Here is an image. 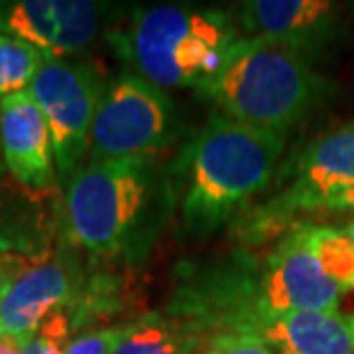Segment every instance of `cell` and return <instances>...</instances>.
<instances>
[{"mask_svg":"<svg viewBox=\"0 0 354 354\" xmlns=\"http://www.w3.org/2000/svg\"><path fill=\"white\" fill-rule=\"evenodd\" d=\"M331 212H336V214H350L352 216L350 221H354V187L345 189L338 196L331 198L327 207H324V214H331Z\"/></svg>","mask_w":354,"mask_h":354,"instance_id":"obj_20","label":"cell"},{"mask_svg":"<svg viewBox=\"0 0 354 354\" xmlns=\"http://www.w3.org/2000/svg\"><path fill=\"white\" fill-rule=\"evenodd\" d=\"M0 157L24 187L48 189L58 180L51 131L28 90L0 97Z\"/></svg>","mask_w":354,"mask_h":354,"instance_id":"obj_12","label":"cell"},{"mask_svg":"<svg viewBox=\"0 0 354 354\" xmlns=\"http://www.w3.org/2000/svg\"><path fill=\"white\" fill-rule=\"evenodd\" d=\"M122 327H102L88 329L69 341L65 354H113Z\"/></svg>","mask_w":354,"mask_h":354,"instance_id":"obj_18","label":"cell"},{"mask_svg":"<svg viewBox=\"0 0 354 354\" xmlns=\"http://www.w3.org/2000/svg\"><path fill=\"white\" fill-rule=\"evenodd\" d=\"M324 90L327 81L306 55L242 37L198 92L223 115L286 136L320 104Z\"/></svg>","mask_w":354,"mask_h":354,"instance_id":"obj_3","label":"cell"},{"mask_svg":"<svg viewBox=\"0 0 354 354\" xmlns=\"http://www.w3.org/2000/svg\"><path fill=\"white\" fill-rule=\"evenodd\" d=\"M106 86L92 62L46 58L28 88L51 131L55 175L62 184L86 166L92 122Z\"/></svg>","mask_w":354,"mask_h":354,"instance_id":"obj_7","label":"cell"},{"mask_svg":"<svg viewBox=\"0 0 354 354\" xmlns=\"http://www.w3.org/2000/svg\"><path fill=\"white\" fill-rule=\"evenodd\" d=\"M203 354H274L256 336H216L205 345Z\"/></svg>","mask_w":354,"mask_h":354,"instance_id":"obj_19","label":"cell"},{"mask_svg":"<svg viewBox=\"0 0 354 354\" xmlns=\"http://www.w3.org/2000/svg\"><path fill=\"white\" fill-rule=\"evenodd\" d=\"M7 251H10V249H7V244L3 242V239H0V260H7V258H10V256H7Z\"/></svg>","mask_w":354,"mask_h":354,"instance_id":"obj_23","label":"cell"},{"mask_svg":"<svg viewBox=\"0 0 354 354\" xmlns=\"http://www.w3.org/2000/svg\"><path fill=\"white\" fill-rule=\"evenodd\" d=\"M104 28V5L92 0H3L0 32L44 53L72 58L95 44Z\"/></svg>","mask_w":354,"mask_h":354,"instance_id":"obj_9","label":"cell"},{"mask_svg":"<svg viewBox=\"0 0 354 354\" xmlns=\"http://www.w3.org/2000/svg\"><path fill=\"white\" fill-rule=\"evenodd\" d=\"M286 136L214 113L171 166L182 230L212 237L251 209L279 177Z\"/></svg>","mask_w":354,"mask_h":354,"instance_id":"obj_1","label":"cell"},{"mask_svg":"<svg viewBox=\"0 0 354 354\" xmlns=\"http://www.w3.org/2000/svg\"><path fill=\"white\" fill-rule=\"evenodd\" d=\"M205 341L187 322L161 313H147L122 327L113 354H198Z\"/></svg>","mask_w":354,"mask_h":354,"instance_id":"obj_14","label":"cell"},{"mask_svg":"<svg viewBox=\"0 0 354 354\" xmlns=\"http://www.w3.org/2000/svg\"><path fill=\"white\" fill-rule=\"evenodd\" d=\"M182 133V122L166 90L124 72L99 102L90 133L88 161L154 159Z\"/></svg>","mask_w":354,"mask_h":354,"instance_id":"obj_6","label":"cell"},{"mask_svg":"<svg viewBox=\"0 0 354 354\" xmlns=\"http://www.w3.org/2000/svg\"><path fill=\"white\" fill-rule=\"evenodd\" d=\"M175 209L171 175L154 159L86 161L65 184L69 244L97 260H138Z\"/></svg>","mask_w":354,"mask_h":354,"instance_id":"obj_2","label":"cell"},{"mask_svg":"<svg viewBox=\"0 0 354 354\" xmlns=\"http://www.w3.org/2000/svg\"><path fill=\"white\" fill-rule=\"evenodd\" d=\"M258 338L274 354H354L352 317L336 313H295L269 315Z\"/></svg>","mask_w":354,"mask_h":354,"instance_id":"obj_13","label":"cell"},{"mask_svg":"<svg viewBox=\"0 0 354 354\" xmlns=\"http://www.w3.org/2000/svg\"><path fill=\"white\" fill-rule=\"evenodd\" d=\"M343 230L348 232V235H350V239H352V242H354V221H348V223H345V225H343Z\"/></svg>","mask_w":354,"mask_h":354,"instance_id":"obj_22","label":"cell"},{"mask_svg":"<svg viewBox=\"0 0 354 354\" xmlns=\"http://www.w3.org/2000/svg\"><path fill=\"white\" fill-rule=\"evenodd\" d=\"M265 292L274 313H336L343 292L327 279L308 244V221L295 225L265 253Z\"/></svg>","mask_w":354,"mask_h":354,"instance_id":"obj_10","label":"cell"},{"mask_svg":"<svg viewBox=\"0 0 354 354\" xmlns=\"http://www.w3.org/2000/svg\"><path fill=\"white\" fill-rule=\"evenodd\" d=\"M352 324H354V315H352Z\"/></svg>","mask_w":354,"mask_h":354,"instance_id":"obj_24","label":"cell"},{"mask_svg":"<svg viewBox=\"0 0 354 354\" xmlns=\"http://www.w3.org/2000/svg\"><path fill=\"white\" fill-rule=\"evenodd\" d=\"M242 39L235 14L189 5L136 10L118 48L133 74L161 90H201Z\"/></svg>","mask_w":354,"mask_h":354,"instance_id":"obj_4","label":"cell"},{"mask_svg":"<svg viewBox=\"0 0 354 354\" xmlns=\"http://www.w3.org/2000/svg\"><path fill=\"white\" fill-rule=\"evenodd\" d=\"M28 343L30 341H21L17 336L0 334V354H24Z\"/></svg>","mask_w":354,"mask_h":354,"instance_id":"obj_21","label":"cell"},{"mask_svg":"<svg viewBox=\"0 0 354 354\" xmlns=\"http://www.w3.org/2000/svg\"><path fill=\"white\" fill-rule=\"evenodd\" d=\"M354 187V120L322 133L292 161L274 196L256 203L230 225L237 249L256 251L276 244L304 223L301 216L324 214L334 196Z\"/></svg>","mask_w":354,"mask_h":354,"instance_id":"obj_5","label":"cell"},{"mask_svg":"<svg viewBox=\"0 0 354 354\" xmlns=\"http://www.w3.org/2000/svg\"><path fill=\"white\" fill-rule=\"evenodd\" d=\"M44 60V53L35 46L0 32V97L26 92Z\"/></svg>","mask_w":354,"mask_h":354,"instance_id":"obj_16","label":"cell"},{"mask_svg":"<svg viewBox=\"0 0 354 354\" xmlns=\"http://www.w3.org/2000/svg\"><path fill=\"white\" fill-rule=\"evenodd\" d=\"M244 37L286 46L310 60L336 37L338 7L327 0H249L235 12Z\"/></svg>","mask_w":354,"mask_h":354,"instance_id":"obj_11","label":"cell"},{"mask_svg":"<svg viewBox=\"0 0 354 354\" xmlns=\"http://www.w3.org/2000/svg\"><path fill=\"white\" fill-rule=\"evenodd\" d=\"M74 338V324L69 310L53 313L41 327L35 331L24 354H65L69 341Z\"/></svg>","mask_w":354,"mask_h":354,"instance_id":"obj_17","label":"cell"},{"mask_svg":"<svg viewBox=\"0 0 354 354\" xmlns=\"http://www.w3.org/2000/svg\"><path fill=\"white\" fill-rule=\"evenodd\" d=\"M308 244L322 272L341 292L354 290V242L343 225H317L308 221Z\"/></svg>","mask_w":354,"mask_h":354,"instance_id":"obj_15","label":"cell"},{"mask_svg":"<svg viewBox=\"0 0 354 354\" xmlns=\"http://www.w3.org/2000/svg\"><path fill=\"white\" fill-rule=\"evenodd\" d=\"M83 286V269L72 251H58L24 265L3 297L0 334L30 341L53 313L69 310L79 301Z\"/></svg>","mask_w":354,"mask_h":354,"instance_id":"obj_8","label":"cell"}]
</instances>
